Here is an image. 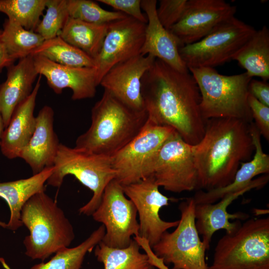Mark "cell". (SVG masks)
<instances>
[{"label": "cell", "instance_id": "11", "mask_svg": "<svg viewBox=\"0 0 269 269\" xmlns=\"http://www.w3.org/2000/svg\"><path fill=\"white\" fill-rule=\"evenodd\" d=\"M137 213L133 202L126 197L122 185L115 179L110 181L99 206L92 214L93 219L105 228L101 241L110 247H128L133 240L132 236H139Z\"/></svg>", "mask_w": 269, "mask_h": 269}, {"label": "cell", "instance_id": "17", "mask_svg": "<svg viewBox=\"0 0 269 269\" xmlns=\"http://www.w3.org/2000/svg\"><path fill=\"white\" fill-rule=\"evenodd\" d=\"M155 59L151 55L140 54L120 62L105 75L100 85L131 109L146 111L141 93V80Z\"/></svg>", "mask_w": 269, "mask_h": 269}, {"label": "cell", "instance_id": "13", "mask_svg": "<svg viewBox=\"0 0 269 269\" xmlns=\"http://www.w3.org/2000/svg\"><path fill=\"white\" fill-rule=\"evenodd\" d=\"M146 26L129 16L108 23L101 49L95 59L99 85L115 65L140 54Z\"/></svg>", "mask_w": 269, "mask_h": 269}, {"label": "cell", "instance_id": "37", "mask_svg": "<svg viewBox=\"0 0 269 269\" xmlns=\"http://www.w3.org/2000/svg\"><path fill=\"white\" fill-rule=\"evenodd\" d=\"M249 92L259 102L269 107V84L267 81L252 78L249 85Z\"/></svg>", "mask_w": 269, "mask_h": 269}, {"label": "cell", "instance_id": "38", "mask_svg": "<svg viewBox=\"0 0 269 269\" xmlns=\"http://www.w3.org/2000/svg\"><path fill=\"white\" fill-rule=\"evenodd\" d=\"M133 239L137 243L140 247L144 251L145 253L147 255L150 263L154 268L158 269H170L164 263L161 259L154 254L148 242L145 239L139 236L134 237Z\"/></svg>", "mask_w": 269, "mask_h": 269}, {"label": "cell", "instance_id": "5", "mask_svg": "<svg viewBox=\"0 0 269 269\" xmlns=\"http://www.w3.org/2000/svg\"><path fill=\"white\" fill-rule=\"evenodd\" d=\"M188 70L200 91V109L205 122L218 118H236L249 124L253 122L248 102L252 77L246 72L227 76L213 68H190Z\"/></svg>", "mask_w": 269, "mask_h": 269}, {"label": "cell", "instance_id": "21", "mask_svg": "<svg viewBox=\"0 0 269 269\" xmlns=\"http://www.w3.org/2000/svg\"><path fill=\"white\" fill-rule=\"evenodd\" d=\"M249 129L255 150L253 158L241 163L234 180L228 185L208 191L197 190L192 197L195 204L214 203L226 195L247 187L256 176L269 174V155L263 151L261 135L253 122L250 124Z\"/></svg>", "mask_w": 269, "mask_h": 269}, {"label": "cell", "instance_id": "6", "mask_svg": "<svg viewBox=\"0 0 269 269\" xmlns=\"http://www.w3.org/2000/svg\"><path fill=\"white\" fill-rule=\"evenodd\" d=\"M209 269H269V218L248 219L218 241Z\"/></svg>", "mask_w": 269, "mask_h": 269}, {"label": "cell", "instance_id": "10", "mask_svg": "<svg viewBox=\"0 0 269 269\" xmlns=\"http://www.w3.org/2000/svg\"><path fill=\"white\" fill-rule=\"evenodd\" d=\"M175 131L156 125L148 120L131 142L111 157L116 179L122 185L138 182L152 176L157 154L161 145Z\"/></svg>", "mask_w": 269, "mask_h": 269}, {"label": "cell", "instance_id": "7", "mask_svg": "<svg viewBox=\"0 0 269 269\" xmlns=\"http://www.w3.org/2000/svg\"><path fill=\"white\" fill-rule=\"evenodd\" d=\"M48 185L59 187L68 175L75 176L93 192L91 199L79 209L80 214L90 216L99 206L104 190L115 179L116 172L111 157L96 154L60 143Z\"/></svg>", "mask_w": 269, "mask_h": 269}, {"label": "cell", "instance_id": "26", "mask_svg": "<svg viewBox=\"0 0 269 269\" xmlns=\"http://www.w3.org/2000/svg\"><path fill=\"white\" fill-rule=\"evenodd\" d=\"M107 28L108 23H91L69 17L59 35L95 59L101 49Z\"/></svg>", "mask_w": 269, "mask_h": 269}, {"label": "cell", "instance_id": "27", "mask_svg": "<svg viewBox=\"0 0 269 269\" xmlns=\"http://www.w3.org/2000/svg\"><path fill=\"white\" fill-rule=\"evenodd\" d=\"M140 248L134 239L124 248L110 247L101 241L95 247L94 254L104 265V269H154L147 255L141 253Z\"/></svg>", "mask_w": 269, "mask_h": 269}, {"label": "cell", "instance_id": "14", "mask_svg": "<svg viewBox=\"0 0 269 269\" xmlns=\"http://www.w3.org/2000/svg\"><path fill=\"white\" fill-rule=\"evenodd\" d=\"M122 187L125 195L133 202L138 213V236L145 239L152 248L164 233L178 224L179 220L165 221L159 216L160 209L168 205L171 198L159 191L153 176Z\"/></svg>", "mask_w": 269, "mask_h": 269}, {"label": "cell", "instance_id": "12", "mask_svg": "<svg viewBox=\"0 0 269 269\" xmlns=\"http://www.w3.org/2000/svg\"><path fill=\"white\" fill-rule=\"evenodd\" d=\"M152 176L165 190L181 193L196 189L197 171L192 145L174 131L160 148L155 160Z\"/></svg>", "mask_w": 269, "mask_h": 269}, {"label": "cell", "instance_id": "31", "mask_svg": "<svg viewBox=\"0 0 269 269\" xmlns=\"http://www.w3.org/2000/svg\"><path fill=\"white\" fill-rule=\"evenodd\" d=\"M47 0H0V12L25 29L34 31L46 8Z\"/></svg>", "mask_w": 269, "mask_h": 269}, {"label": "cell", "instance_id": "39", "mask_svg": "<svg viewBox=\"0 0 269 269\" xmlns=\"http://www.w3.org/2000/svg\"><path fill=\"white\" fill-rule=\"evenodd\" d=\"M15 61L9 56L2 39V29H0V72L4 68L13 64Z\"/></svg>", "mask_w": 269, "mask_h": 269}, {"label": "cell", "instance_id": "35", "mask_svg": "<svg viewBox=\"0 0 269 269\" xmlns=\"http://www.w3.org/2000/svg\"><path fill=\"white\" fill-rule=\"evenodd\" d=\"M248 102L251 111L255 125L261 135L269 140V107L266 106L257 100L250 93Z\"/></svg>", "mask_w": 269, "mask_h": 269}, {"label": "cell", "instance_id": "34", "mask_svg": "<svg viewBox=\"0 0 269 269\" xmlns=\"http://www.w3.org/2000/svg\"><path fill=\"white\" fill-rule=\"evenodd\" d=\"M188 0H160L156 8L157 18L162 25L169 30L182 17Z\"/></svg>", "mask_w": 269, "mask_h": 269}, {"label": "cell", "instance_id": "28", "mask_svg": "<svg viewBox=\"0 0 269 269\" xmlns=\"http://www.w3.org/2000/svg\"><path fill=\"white\" fill-rule=\"evenodd\" d=\"M39 55L56 63L73 67H96L95 59L70 44L59 35L44 41L31 54Z\"/></svg>", "mask_w": 269, "mask_h": 269}, {"label": "cell", "instance_id": "3", "mask_svg": "<svg viewBox=\"0 0 269 269\" xmlns=\"http://www.w3.org/2000/svg\"><path fill=\"white\" fill-rule=\"evenodd\" d=\"M148 120L146 111L137 112L104 90L91 110V124L76 139L75 148L112 157L143 129Z\"/></svg>", "mask_w": 269, "mask_h": 269}, {"label": "cell", "instance_id": "24", "mask_svg": "<svg viewBox=\"0 0 269 269\" xmlns=\"http://www.w3.org/2000/svg\"><path fill=\"white\" fill-rule=\"evenodd\" d=\"M53 170V166L48 167L27 178L0 182V197L6 202L10 210L9 220L5 228L14 231L23 226L20 220L22 207L35 194L45 191L44 184Z\"/></svg>", "mask_w": 269, "mask_h": 269}, {"label": "cell", "instance_id": "16", "mask_svg": "<svg viewBox=\"0 0 269 269\" xmlns=\"http://www.w3.org/2000/svg\"><path fill=\"white\" fill-rule=\"evenodd\" d=\"M269 180V174H264L254 179L250 185L244 189L226 195L218 203L195 204V226L199 234L202 236V242L206 250L210 248L215 232L224 229L227 233H232L240 227L241 220L249 219V215L242 212L228 213V206L245 193L263 188Z\"/></svg>", "mask_w": 269, "mask_h": 269}, {"label": "cell", "instance_id": "2", "mask_svg": "<svg viewBox=\"0 0 269 269\" xmlns=\"http://www.w3.org/2000/svg\"><path fill=\"white\" fill-rule=\"evenodd\" d=\"M250 124L232 118L206 121L202 138L192 145L196 190L220 188L233 181L241 163L250 160L255 150Z\"/></svg>", "mask_w": 269, "mask_h": 269}, {"label": "cell", "instance_id": "9", "mask_svg": "<svg viewBox=\"0 0 269 269\" xmlns=\"http://www.w3.org/2000/svg\"><path fill=\"white\" fill-rule=\"evenodd\" d=\"M195 203L192 197L179 205L180 219L174 231L165 232L151 249L171 269H209L205 249L195 226Z\"/></svg>", "mask_w": 269, "mask_h": 269}, {"label": "cell", "instance_id": "30", "mask_svg": "<svg viewBox=\"0 0 269 269\" xmlns=\"http://www.w3.org/2000/svg\"><path fill=\"white\" fill-rule=\"evenodd\" d=\"M2 39L9 56L14 61L31 55L44 41L39 34L8 19L3 24Z\"/></svg>", "mask_w": 269, "mask_h": 269}, {"label": "cell", "instance_id": "29", "mask_svg": "<svg viewBox=\"0 0 269 269\" xmlns=\"http://www.w3.org/2000/svg\"><path fill=\"white\" fill-rule=\"evenodd\" d=\"M105 234V228L102 225L78 246L61 250L49 261L35 265L30 269H81L86 254L102 241Z\"/></svg>", "mask_w": 269, "mask_h": 269}, {"label": "cell", "instance_id": "1", "mask_svg": "<svg viewBox=\"0 0 269 269\" xmlns=\"http://www.w3.org/2000/svg\"><path fill=\"white\" fill-rule=\"evenodd\" d=\"M141 93L149 121L172 128L190 145L201 140L206 122L200 91L189 71H179L156 58L141 79Z\"/></svg>", "mask_w": 269, "mask_h": 269}, {"label": "cell", "instance_id": "36", "mask_svg": "<svg viewBox=\"0 0 269 269\" xmlns=\"http://www.w3.org/2000/svg\"><path fill=\"white\" fill-rule=\"evenodd\" d=\"M109 5L118 11L132 17L144 23H147V19L141 8L140 0H97Z\"/></svg>", "mask_w": 269, "mask_h": 269}, {"label": "cell", "instance_id": "8", "mask_svg": "<svg viewBox=\"0 0 269 269\" xmlns=\"http://www.w3.org/2000/svg\"><path fill=\"white\" fill-rule=\"evenodd\" d=\"M256 30L234 16L199 41L179 48L188 69L215 67L233 60Z\"/></svg>", "mask_w": 269, "mask_h": 269}, {"label": "cell", "instance_id": "20", "mask_svg": "<svg viewBox=\"0 0 269 269\" xmlns=\"http://www.w3.org/2000/svg\"><path fill=\"white\" fill-rule=\"evenodd\" d=\"M156 4V0H141V8L145 12L147 22L140 55H151L179 71L188 72L179 54L176 38L157 18Z\"/></svg>", "mask_w": 269, "mask_h": 269}, {"label": "cell", "instance_id": "33", "mask_svg": "<svg viewBox=\"0 0 269 269\" xmlns=\"http://www.w3.org/2000/svg\"><path fill=\"white\" fill-rule=\"evenodd\" d=\"M46 8V13L34 31L44 40L58 36L70 17L67 0H47Z\"/></svg>", "mask_w": 269, "mask_h": 269}, {"label": "cell", "instance_id": "32", "mask_svg": "<svg viewBox=\"0 0 269 269\" xmlns=\"http://www.w3.org/2000/svg\"><path fill=\"white\" fill-rule=\"evenodd\" d=\"M69 16L91 23L102 24L128 16L120 11H109L90 0H67Z\"/></svg>", "mask_w": 269, "mask_h": 269}, {"label": "cell", "instance_id": "23", "mask_svg": "<svg viewBox=\"0 0 269 269\" xmlns=\"http://www.w3.org/2000/svg\"><path fill=\"white\" fill-rule=\"evenodd\" d=\"M7 69L6 79L0 85V111L4 129L17 106L31 93L38 75L31 55L19 59Z\"/></svg>", "mask_w": 269, "mask_h": 269}, {"label": "cell", "instance_id": "19", "mask_svg": "<svg viewBox=\"0 0 269 269\" xmlns=\"http://www.w3.org/2000/svg\"><path fill=\"white\" fill-rule=\"evenodd\" d=\"M54 111L45 105L36 117L35 131L19 157L30 167L33 175L53 166L60 142L54 130Z\"/></svg>", "mask_w": 269, "mask_h": 269}, {"label": "cell", "instance_id": "22", "mask_svg": "<svg viewBox=\"0 0 269 269\" xmlns=\"http://www.w3.org/2000/svg\"><path fill=\"white\" fill-rule=\"evenodd\" d=\"M39 75L30 95L14 109L0 140L2 154L9 159L19 157V154L31 138L35 129L34 112L36 97L40 86Z\"/></svg>", "mask_w": 269, "mask_h": 269}, {"label": "cell", "instance_id": "4", "mask_svg": "<svg viewBox=\"0 0 269 269\" xmlns=\"http://www.w3.org/2000/svg\"><path fill=\"white\" fill-rule=\"evenodd\" d=\"M20 220L29 232L23 242L25 254L32 260L44 261L69 247L75 238L73 226L63 210L45 191L26 201Z\"/></svg>", "mask_w": 269, "mask_h": 269}, {"label": "cell", "instance_id": "15", "mask_svg": "<svg viewBox=\"0 0 269 269\" xmlns=\"http://www.w3.org/2000/svg\"><path fill=\"white\" fill-rule=\"evenodd\" d=\"M236 11V6L224 0H188L182 17L169 31L180 47L199 41Z\"/></svg>", "mask_w": 269, "mask_h": 269}, {"label": "cell", "instance_id": "18", "mask_svg": "<svg viewBox=\"0 0 269 269\" xmlns=\"http://www.w3.org/2000/svg\"><path fill=\"white\" fill-rule=\"evenodd\" d=\"M38 75H43L57 94L65 88L72 91L71 98L79 100L93 98L99 86L96 67H73L60 65L39 55L32 56Z\"/></svg>", "mask_w": 269, "mask_h": 269}, {"label": "cell", "instance_id": "25", "mask_svg": "<svg viewBox=\"0 0 269 269\" xmlns=\"http://www.w3.org/2000/svg\"><path fill=\"white\" fill-rule=\"evenodd\" d=\"M251 77L269 79V30L266 26L256 31L233 58Z\"/></svg>", "mask_w": 269, "mask_h": 269}, {"label": "cell", "instance_id": "40", "mask_svg": "<svg viewBox=\"0 0 269 269\" xmlns=\"http://www.w3.org/2000/svg\"><path fill=\"white\" fill-rule=\"evenodd\" d=\"M4 129V125H3V121L2 117L0 111V140H1V135H2Z\"/></svg>", "mask_w": 269, "mask_h": 269}, {"label": "cell", "instance_id": "41", "mask_svg": "<svg viewBox=\"0 0 269 269\" xmlns=\"http://www.w3.org/2000/svg\"><path fill=\"white\" fill-rule=\"evenodd\" d=\"M5 223H4V222H0V226L4 228V226H5Z\"/></svg>", "mask_w": 269, "mask_h": 269}]
</instances>
